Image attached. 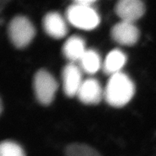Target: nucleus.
<instances>
[{"mask_svg":"<svg viewBox=\"0 0 156 156\" xmlns=\"http://www.w3.org/2000/svg\"><path fill=\"white\" fill-rule=\"evenodd\" d=\"M135 93V86L131 78L120 73L110 76L104 89V98L110 106L120 108L131 101Z\"/></svg>","mask_w":156,"mask_h":156,"instance_id":"f257e3e1","label":"nucleus"},{"mask_svg":"<svg viewBox=\"0 0 156 156\" xmlns=\"http://www.w3.org/2000/svg\"><path fill=\"white\" fill-rule=\"evenodd\" d=\"M67 20L74 27L82 30H93L100 23V17L93 6H87L75 1L66 12Z\"/></svg>","mask_w":156,"mask_h":156,"instance_id":"f03ea898","label":"nucleus"},{"mask_svg":"<svg viewBox=\"0 0 156 156\" xmlns=\"http://www.w3.org/2000/svg\"><path fill=\"white\" fill-rule=\"evenodd\" d=\"M35 34L34 25L26 17H15L9 24V39L15 47L18 48L26 47L34 39Z\"/></svg>","mask_w":156,"mask_h":156,"instance_id":"7ed1b4c3","label":"nucleus"},{"mask_svg":"<svg viewBox=\"0 0 156 156\" xmlns=\"http://www.w3.org/2000/svg\"><path fill=\"white\" fill-rule=\"evenodd\" d=\"M58 85L54 76L48 71L41 69L37 72L34 79V89L37 101L47 106L54 100Z\"/></svg>","mask_w":156,"mask_h":156,"instance_id":"20e7f679","label":"nucleus"},{"mask_svg":"<svg viewBox=\"0 0 156 156\" xmlns=\"http://www.w3.org/2000/svg\"><path fill=\"white\" fill-rule=\"evenodd\" d=\"M62 80L65 95L68 97L77 95L83 82L82 69L80 66L71 62L67 64L62 70Z\"/></svg>","mask_w":156,"mask_h":156,"instance_id":"39448f33","label":"nucleus"},{"mask_svg":"<svg viewBox=\"0 0 156 156\" xmlns=\"http://www.w3.org/2000/svg\"><path fill=\"white\" fill-rule=\"evenodd\" d=\"M111 35L114 41L119 44L132 46L137 42L140 31L134 23L121 20L113 27Z\"/></svg>","mask_w":156,"mask_h":156,"instance_id":"423d86ee","label":"nucleus"},{"mask_svg":"<svg viewBox=\"0 0 156 156\" xmlns=\"http://www.w3.org/2000/svg\"><path fill=\"white\" fill-rule=\"evenodd\" d=\"M77 96L80 101L86 105H95L104 98V90L100 82L95 78L83 80Z\"/></svg>","mask_w":156,"mask_h":156,"instance_id":"0eeeda50","label":"nucleus"},{"mask_svg":"<svg viewBox=\"0 0 156 156\" xmlns=\"http://www.w3.org/2000/svg\"><path fill=\"white\" fill-rule=\"evenodd\" d=\"M145 12V5L140 0H121L115 5L116 14L126 22L134 23L141 18Z\"/></svg>","mask_w":156,"mask_h":156,"instance_id":"6e6552de","label":"nucleus"},{"mask_svg":"<svg viewBox=\"0 0 156 156\" xmlns=\"http://www.w3.org/2000/svg\"><path fill=\"white\" fill-rule=\"evenodd\" d=\"M43 27L48 36L55 39L64 38L68 32L65 20L56 12H51L45 15L43 19Z\"/></svg>","mask_w":156,"mask_h":156,"instance_id":"1a4fd4ad","label":"nucleus"},{"mask_svg":"<svg viewBox=\"0 0 156 156\" xmlns=\"http://www.w3.org/2000/svg\"><path fill=\"white\" fill-rule=\"evenodd\" d=\"M86 51L85 41L78 36L69 37L64 43L62 48V53L64 57L71 63L80 61Z\"/></svg>","mask_w":156,"mask_h":156,"instance_id":"9d476101","label":"nucleus"},{"mask_svg":"<svg viewBox=\"0 0 156 156\" xmlns=\"http://www.w3.org/2000/svg\"><path fill=\"white\" fill-rule=\"evenodd\" d=\"M126 62V54L119 49L111 51L103 64V70L107 75L112 76L119 73Z\"/></svg>","mask_w":156,"mask_h":156,"instance_id":"9b49d317","label":"nucleus"},{"mask_svg":"<svg viewBox=\"0 0 156 156\" xmlns=\"http://www.w3.org/2000/svg\"><path fill=\"white\" fill-rule=\"evenodd\" d=\"M79 64L82 71L89 75L96 73L102 65L101 56L94 49H87Z\"/></svg>","mask_w":156,"mask_h":156,"instance_id":"f8f14e48","label":"nucleus"},{"mask_svg":"<svg viewBox=\"0 0 156 156\" xmlns=\"http://www.w3.org/2000/svg\"><path fill=\"white\" fill-rule=\"evenodd\" d=\"M65 156H101L90 146L80 143H73L65 148Z\"/></svg>","mask_w":156,"mask_h":156,"instance_id":"ddd939ff","label":"nucleus"},{"mask_svg":"<svg viewBox=\"0 0 156 156\" xmlns=\"http://www.w3.org/2000/svg\"><path fill=\"white\" fill-rule=\"evenodd\" d=\"M0 156H25V153L16 142L5 140L0 145Z\"/></svg>","mask_w":156,"mask_h":156,"instance_id":"4468645a","label":"nucleus"}]
</instances>
